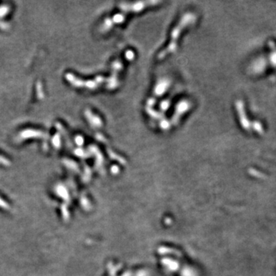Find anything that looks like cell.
I'll use <instances>...</instances> for the list:
<instances>
[{"instance_id":"obj_1","label":"cell","mask_w":276,"mask_h":276,"mask_svg":"<svg viewBox=\"0 0 276 276\" xmlns=\"http://www.w3.org/2000/svg\"><path fill=\"white\" fill-rule=\"evenodd\" d=\"M196 15L193 13H191V12H187L181 17L180 20L177 23V25L172 30L171 40L169 44L166 46V48H164L163 51H161L159 53L157 56L158 59H163L169 54L176 51V48H177V40L179 39V35L182 33V30L185 29L186 27L190 25L191 24H193L196 21Z\"/></svg>"},{"instance_id":"obj_2","label":"cell","mask_w":276,"mask_h":276,"mask_svg":"<svg viewBox=\"0 0 276 276\" xmlns=\"http://www.w3.org/2000/svg\"><path fill=\"white\" fill-rule=\"evenodd\" d=\"M192 107V103L188 100H182L176 104L175 112L172 119L169 121L163 120L160 121V126L163 130H169L171 126L177 124L184 113L187 112Z\"/></svg>"},{"instance_id":"obj_3","label":"cell","mask_w":276,"mask_h":276,"mask_svg":"<svg viewBox=\"0 0 276 276\" xmlns=\"http://www.w3.org/2000/svg\"><path fill=\"white\" fill-rule=\"evenodd\" d=\"M161 1H143V2H136L128 3V2H121L119 5V8L123 12H139L143 11L146 8L153 5H158L161 3Z\"/></svg>"},{"instance_id":"obj_4","label":"cell","mask_w":276,"mask_h":276,"mask_svg":"<svg viewBox=\"0 0 276 276\" xmlns=\"http://www.w3.org/2000/svg\"><path fill=\"white\" fill-rule=\"evenodd\" d=\"M171 84V80L167 77H163L160 78L157 82H156V85L154 87V90H153V94L154 97H152L147 100L146 103V108H150V107H152L153 105H154L156 100L157 99L158 97L163 95L165 92L166 91L169 87L170 86Z\"/></svg>"},{"instance_id":"obj_5","label":"cell","mask_w":276,"mask_h":276,"mask_svg":"<svg viewBox=\"0 0 276 276\" xmlns=\"http://www.w3.org/2000/svg\"><path fill=\"white\" fill-rule=\"evenodd\" d=\"M123 68L121 61L117 60L112 64V74L110 78H107V88L113 90L118 86V73Z\"/></svg>"},{"instance_id":"obj_6","label":"cell","mask_w":276,"mask_h":276,"mask_svg":"<svg viewBox=\"0 0 276 276\" xmlns=\"http://www.w3.org/2000/svg\"><path fill=\"white\" fill-rule=\"evenodd\" d=\"M125 15L123 13H118L114 15L112 17L107 18L102 23L101 26H100V31L103 33H105L108 31L110 28H113L115 24H120L125 21Z\"/></svg>"},{"instance_id":"obj_7","label":"cell","mask_w":276,"mask_h":276,"mask_svg":"<svg viewBox=\"0 0 276 276\" xmlns=\"http://www.w3.org/2000/svg\"><path fill=\"white\" fill-rule=\"evenodd\" d=\"M85 113L87 114V120L90 122V123L91 124L92 126L96 127V128H100V127H101L102 125H103V122H102V120L100 119V117H99V116L93 113L90 110H87V111L85 112Z\"/></svg>"},{"instance_id":"obj_8","label":"cell","mask_w":276,"mask_h":276,"mask_svg":"<svg viewBox=\"0 0 276 276\" xmlns=\"http://www.w3.org/2000/svg\"><path fill=\"white\" fill-rule=\"evenodd\" d=\"M146 112H147V113L150 117H153L155 120H163V119L164 118V116H163V114L161 112L152 110L151 108H146Z\"/></svg>"},{"instance_id":"obj_9","label":"cell","mask_w":276,"mask_h":276,"mask_svg":"<svg viewBox=\"0 0 276 276\" xmlns=\"http://www.w3.org/2000/svg\"><path fill=\"white\" fill-rule=\"evenodd\" d=\"M170 106V101L169 100H163L161 102L160 104V109L162 110V111H166Z\"/></svg>"},{"instance_id":"obj_10","label":"cell","mask_w":276,"mask_h":276,"mask_svg":"<svg viewBox=\"0 0 276 276\" xmlns=\"http://www.w3.org/2000/svg\"><path fill=\"white\" fill-rule=\"evenodd\" d=\"M125 57H126V58L127 60L133 59V58H134V53H133V51H131V50H129V51H126V54H125Z\"/></svg>"}]
</instances>
